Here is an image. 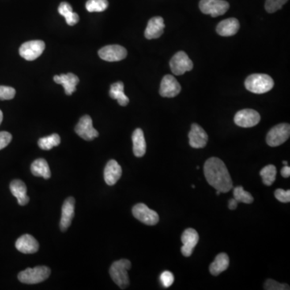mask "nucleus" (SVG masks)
<instances>
[{
    "mask_svg": "<svg viewBox=\"0 0 290 290\" xmlns=\"http://www.w3.org/2000/svg\"><path fill=\"white\" fill-rule=\"evenodd\" d=\"M245 87L247 91L254 94H265L274 87L273 79L264 73H254L245 80Z\"/></svg>",
    "mask_w": 290,
    "mask_h": 290,
    "instance_id": "2",
    "label": "nucleus"
},
{
    "mask_svg": "<svg viewBox=\"0 0 290 290\" xmlns=\"http://www.w3.org/2000/svg\"><path fill=\"white\" fill-rule=\"evenodd\" d=\"M182 87L177 79L172 75H165L162 78L160 87V96L174 98L179 95Z\"/></svg>",
    "mask_w": 290,
    "mask_h": 290,
    "instance_id": "14",
    "label": "nucleus"
},
{
    "mask_svg": "<svg viewBox=\"0 0 290 290\" xmlns=\"http://www.w3.org/2000/svg\"><path fill=\"white\" fill-rule=\"evenodd\" d=\"M229 8V4L225 0H201L199 3L201 12L212 17L225 14Z\"/></svg>",
    "mask_w": 290,
    "mask_h": 290,
    "instance_id": "6",
    "label": "nucleus"
},
{
    "mask_svg": "<svg viewBox=\"0 0 290 290\" xmlns=\"http://www.w3.org/2000/svg\"><path fill=\"white\" fill-rule=\"evenodd\" d=\"M204 174L208 183L221 193H227L233 188L229 171L223 160L211 157L204 164Z\"/></svg>",
    "mask_w": 290,
    "mask_h": 290,
    "instance_id": "1",
    "label": "nucleus"
},
{
    "mask_svg": "<svg viewBox=\"0 0 290 290\" xmlns=\"http://www.w3.org/2000/svg\"><path fill=\"white\" fill-rule=\"evenodd\" d=\"M260 174L265 186H272L276 181V168L273 164H268L261 170Z\"/></svg>",
    "mask_w": 290,
    "mask_h": 290,
    "instance_id": "29",
    "label": "nucleus"
},
{
    "mask_svg": "<svg viewBox=\"0 0 290 290\" xmlns=\"http://www.w3.org/2000/svg\"><path fill=\"white\" fill-rule=\"evenodd\" d=\"M12 140V136L8 132H0V150L6 148L10 144Z\"/></svg>",
    "mask_w": 290,
    "mask_h": 290,
    "instance_id": "37",
    "label": "nucleus"
},
{
    "mask_svg": "<svg viewBox=\"0 0 290 290\" xmlns=\"http://www.w3.org/2000/svg\"><path fill=\"white\" fill-rule=\"evenodd\" d=\"M170 69L175 75H182L193 68V64L187 54L183 51L178 52L170 60Z\"/></svg>",
    "mask_w": 290,
    "mask_h": 290,
    "instance_id": "7",
    "label": "nucleus"
},
{
    "mask_svg": "<svg viewBox=\"0 0 290 290\" xmlns=\"http://www.w3.org/2000/svg\"><path fill=\"white\" fill-rule=\"evenodd\" d=\"M10 190L18 201L19 205H25L29 202V197L27 195V186L21 180H14L10 184Z\"/></svg>",
    "mask_w": 290,
    "mask_h": 290,
    "instance_id": "21",
    "label": "nucleus"
},
{
    "mask_svg": "<svg viewBox=\"0 0 290 290\" xmlns=\"http://www.w3.org/2000/svg\"><path fill=\"white\" fill-rule=\"evenodd\" d=\"M75 132L83 140H95L99 136V133L96 129H94L93 121L89 115H84L80 118L75 128Z\"/></svg>",
    "mask_w": 290,
    "mask_h": 290,
    "instance_id": "11",
    "label": "nucleus"
},
{
    "mask_svg": "<svg viewBox=\"0 0 290 290\" xmlns=\"http://www.w3.org/2000/svg\"><path fill=\"white\" fill-rule=\"evenodd\" d=\"M32 174L36 177H42L45 179H50L51 177L50 166L43 158H39L37 160H34L31 165Z\"/></svg>",
    "mask_w": 290,
    "mask_h": 290,
    "instance_id": "26",
    "label": "nucleus"
},
{
    "mask_svg": "<svg viewBox=\"0 0 290 290\" xmlns=\"http://www.w3.org/2000/svg\"><path fill=\"white\" fill-rule=\"evenodd\" d=\"M290 125L288 123H280L273 127L266 136V142L270 147L280 146L286 142L289 138Z\"/></svg>",
    "mask_w": 290,
    "mask_h": 290,
    "instance_id": "5",
    "label": "nucleus"
},
{
    "mask_svg": "<svg viewBox=\"0 0 290 290\" xmlns=\"http://www.w3.org/2000/svg\"><path fill=\"white\" fill-rule=\"evenodd\" d=\"M46 44L42 40H31L23 44L20 48V55L27 61H34L43 54Z\"/></svg>",
    "mask_w": 290,
    "mask_h": 290,
    "instance_id": "9",
    "label": "nucleus"
},
{
    "mask_svg": "<svg viewBox=\"0 0 290 290\" xmlns=\"http://www.w3.org/2000/svg\"><path fill=\"white\" fill-rule=\"evenodd\" d=\"M233 195L234 198L238 202H243L245 204L253 203L254 201L253 195L249 192L246 191L243 189V186H237L233 190Z\"/></svg>",
    "mask_w": 290,
    "mask_h": 290,
    "instance_id": "30",
    "label": "nucleus"
},
{
    "mask_svg": "<svg viewBox=\"0 0 290 290\" xmlns=\"http://www.w3.org/2000/svg\"><path fill=\"white\" fill-rule=\"evenodd\" d=\"M265 289L266 290H286L289 289V286L286 284H280L276 280H267L265 284Z\"/></svg>",
    "mask_w": 290,
    "mask_h": 290,
    "instance_id": "34",
    "label": "nucleus"
},
{
    "mask_svg": "<svg viewBox=\"0 0 290 290\" xmlns=\"http://www.w3.org/2000/svg\"><path fill=\"white\" fill-rule=\"evenodd\" d=\"M128 51L125 47L118 45L105 46L99 51V56L102 59L110 62L119 61L126 58Z\"/></svg>",
    "mask_w": 290,
    "mask_h": 290,
    "instance_id": "12",
    "label": "nucleus"
},
{
    "mask_svg": "<svg viewBox=\"0 0 290 290\" xmlns=\"http://www.w3.org/2000/svg\"><path fill=\"white\" fill-rule=\"evenodd\" d=\"M3 118H4V115H3L2 111L0 110V125H1V122H2Z\"/></svg>",
    "mask_w": 290,
    "mask_h": 290,
    "instance_id": "40",
    "label": "nucleus"
},
{
    "mask_svg": "<svg viewBox=\"0 0 290 290\" xmlns=\"http://www.w3.org/2000/svg\"><path fill=\"white\" fill-rule=\"evenodd\" d=\"M16 247L24 254H33L39 250V243L32 235H22L16 242Z\"/></svg>",
    "mask_w": 290,
    "mask_h": 290,
    "instance_id": "17",
    "label": "nucleus"
},
{
    "mask_svg": "<svg viewBox=\"0 0 290 290\" xmlns=\"http://www.w3.org/2000/svg\"><path fill=\"white\" fill-rule=\"evenodd\" d=\"M275 197L280 202L287 203L290 201V190H284L282 189H277L275 191Z\"/></svg>",
    "mask_w": 290,
    "mask_h": 290,
    "instance_id": "36",
    "label": "nucleus"
},
{
    "mask_svg": "<svg viewBox=\"0 0 290 290\" xmlns=\"http://www.w3.org/2000/svg\"><path fill=\"white\" fill-rule=\"evenodd\" d=\"M237 205H238V201L235 198L230 199L229 202H228V208H229L230 210L233 211V210L236 209Z\"/></svg>",
    "mask_w": 290,
    "mask_h": 290,
    "instance_id": "39",
    "label": "nucleus"
},
{
    "mask_svg": "<svg viewBox=\"0 0 290 290\" xmlns=\"http://www.w3.org/2000/svg\"><path fill=\"white\" fill-rule=\"evenodd\" d=\"M283 164H284V165H287V164H288V162L285 161V160H284V161H283Z\"/></svg>",
    "mask_w": 290,
    "mask_h": 290,
    "instance_id": "41",
    "label": "nucleus"
},
{
    "mask_svg": "<svg viewBox=\"0 0 290 290\" xmlns=\"http://www.w3.org/2000/svg\"><path fill=\"white\" fill-rule=\"evenodd\" d=\"M74 206L75 199L73 197H68L64 201L61 211V219L60 222V228L61 231H65L71 225L72 220L74 216Z\"/></svg>",
    "mask_w": 290,
    "mask_h": 290,
    "instance_id": "16",
    "label": "nucleus"
},
{
    "mask_svg": "<svg viewBox=\"0 0 290 290\" xmlns=\"http://www.w3.org/2000/svg\"><path fill=\"white\" fill-rule=\"evenodd\" d=\"M280 174L282 175L283 178H288L290 176V168L289 166L284 165L281 170H280Z\"/></svg>",
    "mask_w": 290,
    "mask_h": 290,
    "instance_id": "38",
    "label": "nucleus"
},
{
    "mask_svg": "<svg viewBox=\"0 0 290 290\" xmlns=\"http://www.w3.org/2000/svg\"><path fill=\"white\" fill-rule=\"evenodd\" d=\"M288 0H266L265 10L269 13H274L280 10Z\"/></svg>",
    "mask_w": 290,
    "mask_h": 290,
    "instance_id": "32",
    "label": "nucleus"
},
{
    "mask_svg": "<svg viewBox=\"0 0 290 290\" xmlns=\"http://www.w3.org/2000/svg\"><path fill=\"white\" fill-rule=\"evenodd\" d=\"M54 80L56 83L63 86L66 95H71L73 92H75L76 87L79 82V78L77 76L72 73L54 76Z\"/></svg>",
    "mask_w": 290,
    "mask_h": 290,
    "instance_id": "20",
    "label": "nucleus"
},
{
    "mask_svg": "<svg viewBox=\"0 0 290 290\" xmlns=\"http://www.w3.org/2000/svg\"><path fill=\"white\" fill-rule=\"evenodd\" d=\"M208 142V135L201 127L193 123L189 133V143L193 148H203Z\"/></svg>",
    "mask_w": 290,
    "mask_h": 290,
    "instance_id": "15",
    "label": "nucleus"
},
{
    "mask_svg": "<svg viewBox=\"0 0 290 290\" xmlns=\"http://www.w3.org/2000/svg\"><path fill=\"white\" fill-rule=\"evenodd\" d=\"M239 29V20L235 18H229L223 20L218 24L216 31L222 36H234Z\"/></svg>",
    "mask_w": 290,
    "mask_h": 290,
    "instance_id": "22",
    "label": "nucleus"
},
{
    "mask_svg": "<svg viewBox=\"0 0 290 290\" xmlns=\"http://www.w3.org/2000/svg\"><path fill=\"white\" fill-rule=\"evenodd\" d=\"M160 282L164 288H169L174 284V276L170 271H164L160 276Z\"/></svg>",
    "mask_w": 290,
    "mask_h": 290,
    "instance_id": "35",
    "label": "nucleus"
},
{
    "mask_svg": "<svg viewBox=\"0 0 290 290\" xmlns=\"http://www.w3.org/2000/svg\"><path fill=\"white\" fill-rule=\"evenodd\" d=\"M199 240V235L196 230L188 228L184 231L182 235V243H183L181 251L184 257H189L193 254V250Z\"/></svg>",
    "mask_w": 290,
    "mask_h": 290,
    "instance_id": "13",
    "label": "nucleus"
},
{
    "mask_svg": "<svg viewBox=\"0 0 290 290\" xmlns=\"http://www.w3.org/2000/svg\"><path fill=\"white\" fill-rule=\"evenodd\" d=\"M122 168L115 160H109L104 169V180L108 186H114L120 179Z\"/></svg>",
    "mask_w": 290,
    "mask_h": 290,
    "instance_id": "19",
    "label": "nucleus"
},
{
    "mask_svg": "<svg viewBox=\"0 0 290 290\" xmlns=\"http://www.w3.org/2000/svg\"><path fill=\"white\" fill-rule=\"evenodd\" d=\"M86 8L90 12H102L108 8L107 0H88L86 4Z\"/></svg>",
    "mask_w": 290,
    "mask_h": 290,
    "instance_id": "31",
    "label": "nucleus"
},
{
    "mask_svg": "<svg viewBox=\"0 0 290 290\" xmlns=\"http://www.w3.org/2000/svg\"><path fill=\"white\" fill-rule=\"evenodd\" d=\"M131 267L132 264L129 260L122 259L113 263L110 268L109 272L111 279L122 289L128 288L130 284L128 271L131 269Z\"/></svg>",
    "mask_w": 290,
    "mask_h": 290,
    "instance_id": "3",
    "label": "nucleus"
},
{
    "mask_svg": "<svg viewBox=\"0 0 290 290\" xmlns=\"http://www.w3.org/2000/svg\"><path fill=\"white\" fill-rule=\"evenodd\" d=\"M16 95V90L10 87L0 86V100H11Z\"/></svg>",
    "mask_w": 290,
    "mask_h": 290,
    "instance_id": "33",
    "label": "nucleus"
},
{
    "mask_svg": "<svg viewBox=\"0 0 290 290\" xmlns=\"http://www.w3.org/2000/svg\"><path fill=\"white\" fill-rule=\"evenodd\" d=\"M61 143V137L58 134H53L38 140V145L43 150H50L54 147H57Z\"/></svg>",
    "mask_w": 290,
    "mask_h": 290,
    "instance_id": "28",
    "label": "nucleus"
},
{
    "mask_svg": "<svg viewBox=\"0 0 290 290\" xmlns=\"http://www.w3.org/2000/svg\"><path fill=\"white\" fill-rule=\"evenodd\" d=\"M229 257L226 253H219L217 257H215V261L210 265V272L213 276H219L220 273L227 270L229 267Z\"/></svg>",
    "mask_w": 290,
    "mask_h": 290,
    "instance_id": "24",
    "label": "nucleus"
},
{
    "mask_svg": "<svg viewBox=\"0 0 290 290\" xmlns=\"http://www.w3.org/2000/svg\"><path fill=\"white\" fill-rule=\"evenodd\" d=\"M133 214L139 221L148 226H154L159 222V215L144 203H138L133 208Z\"/></svg>",
    "mask_w": 290,
    "mask_h": 290,
    "instance_id": "8",
    "label": "nucleus"
},
{
    "mask_svg": "<svg viewBox=\"0 0 290 290\" xmlns=\"http://www.w3.org/2000/svg\"><path fill=\"white\" fill-rule=\"evenodd\" d=\"M51 270L49 267L36 266L34 269L28 268L20 272L18 274V279L20 282L24 284H38L49 278Z\"/></svg>",
    "mask_w": 290,
    "mask_h": 290,
    "instance_id": "4",
    "label": "nucleus"
},
{
    "mask_svg": "<svg viewBox=\"0 0 290 290\" xmlns=\"http://www.w3.org/2000/svg\"><path fill=\"white\" fill-rule=\"evenodd\" d=\"M125 85L122 81L114 83L111 86L110 89V97L111 99H116L118 101V104L122 107H126L129 104V97L125 94Z\"/></svg>",
    "mask_w": 290,
    "mask_h": 290,
    "instance_id": "25",
    "label": "nucleus"
},
{
    "mask_svg": "<svg viewBox=\"0 0 290 290\" xmlns=\"http://www.w3.org/2000/svg\"><path fill=\"white\" fill-rule=\"evenodd\" d=\"M261 121V115L253 109H243L235 114L234 122L241 128H253Z\"/></svg>",
    "mask_w": 290,
    "mask_h": 290,
    "instance_id": "10",
    "label": "nucleus"
},
{
    "mask_svg": "<svg viewBox=\"0 0 290 290\" xmlns=\"http://www.w3.org/2000/svg\"><path fill=\"white\" fill-rule=\"evenodd\" d=\"M164 19L160 16H156L148 21L144 36L148 39H157L161 36L164 30Z\"/></svg>",
    "mask_w": 290,
    "mask_h": 290,
    "instance_id": "18",
    "label": "nucleus"
},
{
    "mask_svg": "<svg viewBox=\"0 0 290 290\" xmlns=\"http://www.w3.org/2000/svg\"><path fill=\"white\" fill-rule=\"evenodd\" d=\"M58 12H59L60 15L65 17V21L67 23L68 25L73 26L78 23V15L73 12L71 5L68 3H61L59 5V8H58Z\"/></svg>",
    "mask_w": 290,
    "mask_h": 290,
    "instance_id": "27",
    "label": "nucleus"
},
{
    "mask_svg": "<svg viewBox=\"0 0 290 290\" xmlns=\"http://www.w3.org/2000/svg\"><path fill=\"white\" fill-rule=\"evenodd\" d=\"M133 152L136 157H142L146 153V141L142 129H137L133 134Z\"/></svg>",
    "mask_w": 290,
    "mask_h": 290,
    "instance_id": "23",
    "label": "nucleus"
}]
</instances>
